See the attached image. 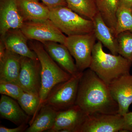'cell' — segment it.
I'll return each mask as SVG.
<instances>
[{
    "mask_svg": "<svg viewBox=\"0 0 132 132\" xmlns=\"http://www.w3.org/2000/svg\"><path fill=\"white\" fill-rule=\"evenodd\" d=\"M75 105L87 115L116 114L119 110L118 103L112 97L108 85L90 68L81 73Z\"/></svg>",
    "mask_w": 132,
    "mask_h": 132,
    "instance_id": "6da1fadb",
    "label": "cell"
},
{
    "mask_svg": "<svg viewBox=\"0 0 132 132\" xmlns=\"http://www.w3.org/2000/svg\"><path fill=\"white\" fill-rule=\"evenodd\" d=\"M132 64L120 55L105 53L98 41L94 47L89 68L109 85L121 76L130 74Z\"/></svg>",
    "mask_w": 132,
    "mask_h": 132,
    "instance_id": "7a4b0ae2",
    "label": "cell"
},
{
    "mask_svg": "<svg viewBox=\"0 0 132 132\" xmlns=\"http://www.w3.org/2000/svg\"><path fill=\"white\" fill-rule=\"evenodd\" d=\"M29 47L36 54L41 66V84L39 95L42 106L55 85L69 80L72 76L51 58L40 42L30 40Z\"/></svg>",
    "mask_w": 132,
    "mask_h": 132,
    "instance_id": "3957f363",
    "label": "cell"
},
{
    "mask_svg": "<svg viewBox=\"0 0 132 132\" xmlns=\"http://www.w3.org/2000/svg\"><path fill=\"white\" fill-rule=\"evenodd\" d=\"M49 19L67 36L94 32L93 21L82 17L67 6L50 10Z\"/></svg>",
    "mask_w": 132,
    "mask_h": 132,
    "instance_id": "277c9868",
    "label": "cell"
},
{
    "mask_svg": "<svg viewBox=\"0 0 132 132\" xmlns=\"http://www.w3.org/2000/svg\"><path fill=\"white\" fill-rule=\"evenodd\" d=\"M96 39L94 32L67 36L64 45L75 60L79 72H82L90 67L92 52Z\"/></svg>",
    "mask_w": 132,
    "mask_h": 132,
    "instance_id": "5b68a950",
    "label": "cell"
},
{
    "mask_svg": "<svg viewBox=\"0 0 132 132\" xmlns=\"http://www.w3.org/2000/svg\"><path fill=\"white\" fill-rule=\"evenodd\" d=\"M81 73L72 76L68 80L55 85L50 92L42 105H49L58 111L75 105Z\"/></svg>",
    "mask_w": 132,
    "mask_h": 132,
    "instance_id": "8992f818",
    "label": "cell"
},
{
    "mask_svg": "<svg viewBox=\"0 0 132 132\" xmlns=\"http://www.w3.org/2000/svg\"><path fill=\"white\" fill-rule=\"evenodd\" d=\"M20 29L29 40L55 42L64 45L67 38L49 19L24 22Z\"/></svg>",
    "mask_w": 132,
    "mask_h": 132,
    "instance_id": "52a82bcc",
    "label": "cell"
},
{
    "mask_svg": "<svg viewBox=\"0 0 132 132\" xmlns=\"http://www.w3.org/2000/svg\"><path fill=\"white\" fill-rule=\"evenodd\" d=\"M16 84L24 92L39 95L41 78L39 59L35 60L21 56V69Z\"/></svg>",
    "mask_w": 132,
    "mask_h": 132,
    "instance_id": "ba28073f",
    "label": "cell"
},
{
    "mask_svg": "<svg viewBox=\"0 0 132 132\" xmlns=\"http://www.w3.org/2000/svg\"><path fill=\"white\" fill-rule=\"evenodd\" d=\"M123 121V116L118 113L87 115L79 132H122Z\"/></svg>",
    "mask_w": 132,
    "mask_h": 132,
    "instance_id": "9c48e42d",
    "label": "cell"
},
{
    "mask_svg": "<svg viewBox=\"0 0 132 132\" xmlns=\"http://www.w3.org/2000/svg\"><path fill=\"white\" fill-rule=\"evenodd\" d=\"M87 116L76 105L59 111L53 127L47 132H79Z\"/></svg>",
    "mask_w": 132,
    "mask_h": 132,
    "instance_id": "30bf717a",
    "label": "cell"
},
{
    "mask_svg": "<svg viewBox=\"0 0 132 132\" xmlns=\"http://www.w3.org/2000/svg\"><path fill=\"white\" fill-rule=\"evenodd\" d=\"M112 97L119 106L118 113L124 116L132 104V75L123 76L108 85Z\"/></svg>",
    "mask_w": 132,
    "mask_h": 132,
    "instance_id": "8fae6325",
    "label": "cell"
},
{
    "mask_svg": "<svg viewBox=\"0 0 132 132\" xmlns=\"http://www.w3.org/2000/svg\"><path fill=\"white\" fill-rule=\"evenodd\" d=\"M41 43L51 58L72 76L78 75L81 73L78 71L72 56L65 45L52 41Z\"/></svg>",
    "mask_w": 132,
    "mask_h": 132,
    "instance_id": "7c38bea8",
    "label": "cell"
},
{
    "mask_svg": "<svg viewBox=\"0 0 132 132\" xmlns=\"http://www.w3.org/2000/svg\"><path fill=\"white\" fill-rule=\"evenodd\" d=\"M24 21L19 13L16 0H0V34L21 28Z\"/></svg>",
    "mask_w": 132,
    "mask_h": 132,
    "instance_id": "4fadbf2b",
    "label": "cell"
},
{
    "mask_svg": "<svg viewBox=\"0 0 132 132\" xmlns=\"http://www.w3.org/2000/svg\"><path fill=\"white\" fill-rule=\"evenodd\" d=\"M1 39L6 49L21 56L35 60L38 59L35 52L29 46L28 39L20 28L10 29L1 36Z\"/></svg>",
    "mask_w": 132,
    "mask_h": 132,
    "instance_id": "5bb4252c",
    "label": "cell"
},
{
    "mask_svg": "<svg viewBox=\"0 0 132 132\" xmlns=\"http://www.w3.org/2000/svg\"><path fill=\"white\" fill-rule=\"evenodd\" d=\"M16 3L24 22L49 19L50 10L43 3L35 0H16Z\"/></svg>",
    "mask_w": 132,
    "mask_h": 132,
    "instance_id": "9a60e30c",
    "label": "cell"
},
{
    "mask_svg": "<svg viewBox=\"0 0 132 132\" xmlns=\"http://www.w3.org/2000/svg\"><path fill=\"white\" fill-rule=\"evenodd\" d=\"M16 100L2 95L0 100L1 118L19 126L28 123L31 117L25 113Z\"/></svg>",
    "mask_w": 132,
    "mask_h": 132,
    "instance_id": "2e32d148",
    "label": "cell"
},
{
    "mask_svg": "<svg viewBox=\"0 0 132 132\" xmlns=\"http://www.w3.org/2000/svg\"><path fill=\"white\" fill-rule=\"evenodd\" d=\"M21 56L6 49L4 57L0 59V82L16 84L21 69Z\"/></svg>",
    "mask_w": 132,
    "mask_h": 132,
    "instance_id": "e0dca14e",
    "label": "cell"
},
{
    "mask_svg": "<svg viewBox=\"0 0 132 132\" xmlns=\"http://www.w3.org/2000/svg\"><path fill=\"white\" fill-rule=\"evenodd\" d=\"M92 21L93 22L94 33L96 39L109 50L112 54H119L116 38L99 12Z\"/></svg>",
    "mask_w": 132,
    "mask_h": 132,
    "instance_id": "ac0fdd59",
    "label": "cell"
},
{
    "mask_svg": "<svg viewBox=\"0 0 132 132\" xmlns=\"http://www.w3.org/2000/svg\"><path fill=\"white\" fill-rule=\"evenodd\" d=\"M58 112L52 107L43 104L25 132H47L53 127Z\"/></svg>",
    "mask_w": 132,
    "mask_h": 132,
    "instance_id": "d6986e66",
    "label": "cell"
},
{
    "mask_svg": "<svg viewBox=\"0 0 132 132\" xmlns=\"http://www.w3.org/2000/svg\"><path fill=\"white\" fill-rule=\"evenodd\" d=\"M95 2L98 11L114 35L119 7L118 0H95Z\"/></svg>",
    "mask_w": 132,
    "mask_h": 132,
    "instance_id": "ffe728a7",
    "label": "cell"
},
{
    "mask_svg": "<svg viewBox=\"0 0 132 132\" xmlns=\"http://www.w3.org/2000/svg\"><path fill=\"white\" fill-rule=\"evenodd\" d=\"M67 7L81 16L93 20L98 12L95 0H66Z\"/></svg>",
    "mask_w": 132,
    "mask_h": 132,
    "instance_id": "44dd1931",
    "label": "cell"
},
{
    "mask_svg": "<svg viewBox=\"0 0 132 132\" xmlns=\"http://www.w3.org/2000/svg\"><path fill=\"white\" fill-rule=\"evenodd\" d=\"M22 109L29 117H32L31 123L42 106L39 95L24 92L17 100Z\"/></svg>",
    "mask_w": 132,
    "mask_h": 132,
    "instance_id": "7402d4cb",
    "label": "cell"
},
{
    "mask_svg": "<svg viewBox=\"0 0 132 132\" xmlns=\"http://www.w3.org/2000/svg\"><path fill=\"white\" fill-rule=\"evenodd\" d=\"M132 32V14L130 9L119 7L117 12V22L114 36L122 32Z\"/></svg>",
    "mask_w": 132,
    "mask_h": 132,
    "instance_id": "603a6c76",
    "label": "cell"
},
{
    "mask_svg": "<svg viewBox=\"0 0 132 132\" xmlns=\"http://www.w3.org/2000/svg\"><path fill=\"white\" fill-rule=\"evenodd\" d=\"M118 54L132 63V32L125 31L116 36Z\"/></svg>",
    "mask_w": 132,
    "mask_h": 132,
    "instance_id": "cb8c5ba5",
    "label": "cell"
},
{
    "mask_svg": "<svg viewBox=\"0 0 132 132\" xmlns=\"http://www.w3.org/2000/svg\"><path fill=\"white\" fill-rule=\"evenodd\" d=\"M20 87L11 82H0V93L17 100L24 92Z\"/></svg>",
    "mask_w": 132,
    "mask_h": 132,
    "instance_id": "d4e9b609",
    "label": "cell"
},
{
    "mask_svg": "<svg viewBox=\"0 0 132 132\" xmlns=\"http://www.w3.org/2000/svg\"><path fill=\"white\" fill-rule=\"evenodd\" d=\"M50 10L61 6H67L66 0H41Z\"/></svg>",
    "mask_w": 132,
    "mask_h": 132,
    "instance_id": "484cf974",
    "label": "cell"
},
{
    "mask_svg": "<svg viewBox=\"0 0 132 132\" xmlns=\"http://www.w3.org/2000/svg\"><path fill=\"white\" fill-rule=\"evenodd\" d=\"M123 127L122 132H132V112H128L123 116Z\"/></svg>",
    "mask_w": 132,
    "mask_h": 132,
    "instance_id": "4316f807",
    "label": "cell"
},
{
    "mask_svg": "<svg viewBox=\"0 0 132 132\" xmlns=\"http://www.w3.org/2000/svg\"><path fill=\"white\" fill-rule=\"evenodd\" d=\"M29 126L27 124H23L14 128H9L1 126L0 132H25Z\"/></svg>",
    "mask_w": 132,
    "mask_h": 132,
    "instance_id": "83f0119b",
    "label": "cell"
},
{
    "mask_svg": "<svg viewBox=\"0 0 132 132\" xmlns=\"http://www.w3.org/2000/svg\"><path fill=\"white\" fill-rule=\"evenodd\" d=\"M119 7H122L131 9L132 7V0H118Z\"/></svg>",
    "mask_w": 132,
    "mask_h": 132,
    "instance_id": "f1b7e54d",
    "label": "cell"
},
{
    "mask_svg": "<svg viewBox=\"0 0 132 132\" xmlns=\"http://www.w3.org/2000/svg\"><path fill=\"white\" fill-rule=\"evenodd\" d=\"M130 9H131V13L132 14V7H131V8Z\"/></svg>",
    "mask_w": 132,
    "mask_h": 132,
    "instance_id": "f546056e",
    "label": "cell"
},
{
    "mask_svg": "<svg viewBox=\"0 0 132 132\" xmlns=\"http://www.w3.org/2000/svg\"><path fill=\"white\" fill-rule=\"evenodd\" d=\"M35 1H39V0H35Z\"/></svg>",
    "mask_w": 132,
    "mask_h": 132,
    "instance_id": "4dcf8cb0",
    "label": "cell"
}]
</instances>
